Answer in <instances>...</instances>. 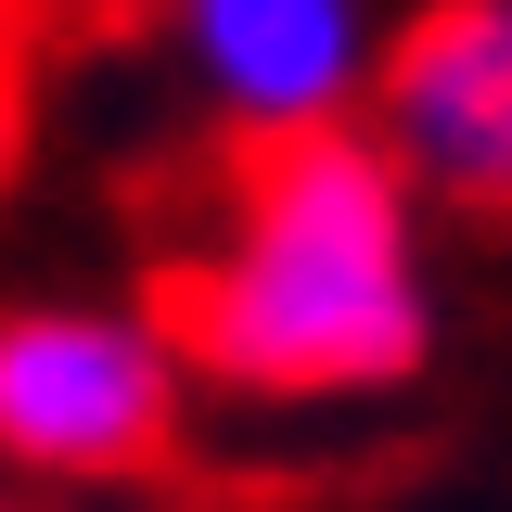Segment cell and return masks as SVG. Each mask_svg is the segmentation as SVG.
Masks as SVG:
<instances>
[{
	"label": "cell",
	"instance_id": "6da1fadb",
	"mask_svg": "<svg viewBox=\"0 0 512 512\" xmlns=\"http://www.w3.org/2000/svg\"><path fill=\"white\" fill-rule=\"evenodd\" d=\"M167 346L244 397H359L423 359V269H410V180L346 116L244 128L218 231L167 256Z\"/></svg>",
	"mask_w": 512,
	"mask_h": 512
},
{
	"label": "cell",
	"instance_id": "7a4b0ae2",
	"mask_svg": "<svg viewBox=\"0 0 512 512\" xmlns=\"http://www.w3.org/2000/svg\"><path fill=\"white\" fill-rule=\"evenodd\" d=\"M180 436V346L128 308H13L0 320V448L39 474H141Z\"/></svg>",
	"mask_w": 512,
	"mask_h": 512
},
{
	"label": "cell",
	"instance_id": "3957f363",
	"mask_svg": "<svg viewBox=\"0 0 512 512\" xmlns=\"http://www.w3.org/2000/svg\"><path fill=\"white\" fill-rule=\"evenodd\" d=\"M384 154L448 205H512V0H436L384 39Z\"/></svg>",
	"mask_w": 512,
	"mask_h": 512
},
{
	"label": "cell",
	"instance_id": "277c9868",
	"mask_svg": "<svg viewBox=\"0 0 512 512\" xmlns=\"http://www.w3.org/2000/svg\"><path fill=\"white\" fill-rule=\"evenodd\" d=\"M180 52L244 128H320L359 90V0H180Z\"/></svg>",
	"mask_w": 512,
	"mask_h": 512
},
{
	"label": "cell",
	"instance_id": "5b68a950",
	"mask_svg": "<svg viewBox=\"0 0 512 512\" xmlns=\"http://www.w3.org/2000/svg\"><path fill=\"white\" fill-rule=\"evenodd\" d=\"M26 154V0H0V180Z\"/></svg>",
	"mask_w": 512,
	"mask_h": 512
}]
</instances>
